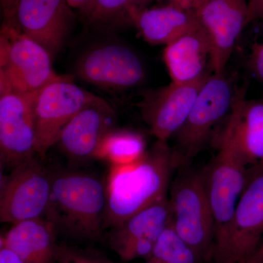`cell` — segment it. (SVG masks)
Segmentation results:
<instances>
[{"label":"cell","instance_id":"obj_1","mask_svg":"<svg viewBox=\"0 0 263 263\" xmlns=\"http://www.w3.org/2000/svg\"><path fill=\"white\" fill-rule=\"evenodd\" d=\"M176 168L174 151L160 141L136 162L113 166L106 186L104 228L113 229L167 196Z\"/></svg>","mask_w":263,"mask_h":263},{"label":"cell","instance_id":"obj_2","mask_svg":"<svg viewBox=\"0 0 263 263\" xmlns=\"http://www.w3.org/2000/svg\"><path fill=\"white\" fill-rule=\"evenodd\" d=\"M106 203V186L98 178L76 171H53L45 217L57 231L77 239L96 240L105 230Z\"/></svg>","mask_w":263,"mask_h":263},{"label":"cell","instance_id":"obj_3","mask_svg":"<svg viewBox=\"0 0 263 263\" xmlns=\"http://www.w3.org/2000/svg\"><path fill=\"white\" fill-rule=\"evenodd\" d=\"M213 139L215 141L217 153L201 170L215 228L212 253L226 238L240 197L251 176L235 144L231 114Z\"/></svg>","mask_w":263,"mask_h":263},{"label":"cell","instance_id":"obj_4","mask_svg":"<svg viewBox=\"0 0 263 263\" xmlns=\"http://www.w3.org/2000/svg\"><path fill=\"white\" fill-rule=\"evenodd\" d=\"M170 186L172 224L201 262L211 260L215 228L202 181L201 170L179 167Z\"/></svg>","mask_w":263,"mask_h":263},{"label":"cell","instance_id":"obj_5","mask_svg":"<svg viewBox=\"0 0 263 263\" xmlns=\"http://www.w3.org/2000/svg\"><path fill=\"white\" fill-rule=\"evenodd\" d=\"M237 90L226 72L209 76L187 119L175 136L176 147L173 151L178 168L190 164L214 138L215 129L231 112Z\"/></svg>","mask_w":263,"mask_h":263},{"label":"cell","instance_id":"obj_6","mask_svg":"<svg viewBox=\"0 0 263 263\" xmlns=\"http://www.w3.org/2000/svg\"><path fill=\"white\" fill-rule=\"evenodd\" d=\"M53 59L41 45L14 27L3 24L0 33V90L37 93L60 79Z\"/></svg>","mask_w":263,"mask_h":263},{"label":"cell","instance_id":"obj_7","mask_svg":"<svg viewBox=\"0 0 263 263\" xmlns=\"http://www.w3.org/2000/svg\"><path fill=\"white\" fill-rule=\"evenodd\" d=\"M36 156L2 179L0 221L15 224L45 217L51 202L52 171Z\"/></svg>","mask_w":263,"mask_h":263},{"label":"cell","instance_id":"obj_8","mask_svg":"<svg viewBox=\"0 0 263 263\" xmlns=\"http://www.w3.org/2000/svg\"><path fill=\"white\" fill-rule=\"evenodd\" d=\"M95 96L74 84L69 76H61L38 91L34 117L36 151L40 158H46L67 124Z\"/></svg>","mask_w":263,"mask_h":263},{"label":"cell","instance_id":"obj_9","mask_svg":"<svg viewBox=\"0 0 263 263\" xmlns=\"http://www.w3.org/2000/svg\"><path fill=\"white\" fill-rule=\"evenodd\" d=\"M263 235V171L251 174L224 241L212 263H239L253 255Z\"/></svg>","mask_w":263,"mask_h":263},{"label":"cell","instance_id":"obj_10","mask_svg":"<svg viewBox=\"0 0 263 263\" xmlns=\"http://www.w3.org/2000/svg\"><path fill=\"white\" fill-rule=\"evenodd\" d=\"M76 71L86 82L116 91L136 87L146 77L141 58L120 43H102L89 48L78 60Z\"/></svg>","mask_w":263,"mask_h":263},{"label":"cell","instance_id":"obj_11","mask_svg":"<svg viewBox=\"0 0 263 263\" xmlns=\"http://www.w3.org/2000/svg\"><path fill=\"white\" fill-rule=\"evenodd\" d=\"M37 93L0 90L2 165L11 167L37 156L34 101Z\"/></svg>","mask_w":263,"mask_h":263},{"label":"cell","instance_id":"obj_12","mask_svg":"<svg viewBox=\"0 0 263 263\" xmlns=\"http://www.w3.org/2000/svg\"><path fill=\"white\" fill-rule=\"evenodd\" d=\"M195 12L212 45L213 72H226L235 45L249 23L248 3L246 0H205Z\"/></svg>","mask_w":263,"mask_h":263},{"label":"cell","instance_id":"obj_13","mask_svg":"<svg viewBox=\"0 0 263 263\" xmlns=\"http://www.w3.org/2000/svg\"><path fill=\"white\" fill-rule=\"evenodd\" d=\"M117 124L114 109L104 99L95 96L67 124L56 145L76 162L96 158L104 140L117 130Z\"/></svg>","mask_w":263,"mask_h":263},{"label":"cell","instance_id":"obj_14","mask_svg":"<svg viewBox=\"0 0 263 263\" xmlns=\"http://www.w3.org/2000/svg\"><path fill=\"white\" fill-rule=\"evenodd\" d=\"M70 8L67 0H19L12 27L41 45L53 60L70 31Z\"/></svg>","mask_w":263,"mask_h":263},{"label":"cell","instance_id":"obj_15","mask_svg":"<svg viewBox=\"0 0 263 263\" xmlns=\"http://www.w3.org/2000/svg\"><path fill=\"white\" fill-rule=\"evenodd\" d=\"M171 219V202L165 196L113 228L109 240L110 247L124 262L149 259Z\"/></svg>","mask_w":263,"mask_h":263},{"label":"cell","instance_id":"obj_16","mask_svg":"<svg viewBox=\"0 0 263 263\" xmlns=\"http://www.w3.org/2000/svg\"><path fill=\"white\" fill-rule=\"evenodd\" d=\"M209 76L189 84L172 82L145 99L142 114L158 141L167 142L183 127Z\"/></svg>","mask_w":263,"mask_h":263},{"label":"cell","instance_id":"obj_17","mask_svg":"<svg viewBox=\"0 0 263 263\" xmlns=\"http://www.w3.org/2000/svg\"><path fill=\"white\" fill-rule=\"evenodd\" d=\"M164 60L176 84L195 82L211 75L208 68L212 70V45L200 24L167 45Z\"/></svg>","mask_w":263,"mask_h":263},{"label":"cell","instance_id":"obj_18","mask_svg":"<svg viewBox=\"0 0 263 263\" xmlns=\"http://www.w3.org/2000/svg\"><path fill=\"white\" fill-rule=\"evenodd\" d=\"M235 144L250 174L263 171V100H247L237 90L232 108Z\"/></svg>","mask_w":263,"mask_h":263},{"label":"cell","instance_id":"obj_19","mask_svg":"<svg viewBox=\"0 0 263 263\" xmlns=\"http://www.w3.org/2000/svg\"><path fill=\"white\" fill-rule=\"evenodd\" d=\"M54 224L46 217L13 224L1 237L0 245L13 251L25 263H57L58 245Z\"/></svg>","mask_w":263,"mask_h":263},{"label":"cell","instance_id":"obj_20","mask_svg":"<svg viewBox=\"0 0 263 263\" xmlns=\"http://www.w3.org/2000/svg\"><path fill=\"white\" fill-rule=\"evenodd\" d=\"M129 19L147 42L165 46L199 24L194 10L170 4L135 10Z\"/></svg>","mask_w":263,"mask_h":263},{"label":"cell","instance_id":"obj_21","mask_svg":"<svg viewBox=\"0 0 263 263\" xmlns=\"http://www.w3.org/2000/svg\"><path fill=\"white\" fill-rule=\"evenodd\" d=\"M151 0H89L81 8L85 23L93 29H105L122 19L130 22L133 11L146 8Z\"/></svg>","mask_w":263,"mask_h":263},{"label":"cell","instance_id":"obj_22","mask_svg":"<svg viewBox=\"0 0 263 263\" xmlns=\"http://www.w3.org/2000/svg\"><path fill=\"white\" fill-rule=\"evenodd\" d=\"M146 152V141L141 134L117 129L104 140L96 158L108 161L113 166L124 165L136 162Z\"/></svg>","mask_w":263,"mask_h":263},{"label":"cell","instance_id":"obj_23","mask_svg":"<svg viewBox=\"0 0 263 263\" xmlns=\"http://www.w3.org/2000/svg\"><path fill=\"white\" fill-rule=\"evenodd\" d=\"M148 259L157 263H202L195 251L176 233L172 221L157 240Z\"/></svg>","mask_w":263,"mask_h":263},{"label":"cell","instance_id":"obj_24","mask_svg":"<svg viewBox=\"0 0 263 263\" xmlns=\"http://www.w3.org/2000/svg\"><path fill=\"white\" fill-rule=\"evenodd\" d=\"M249 65L256 77L263 83V40L252 46Z\"/></svg>","mask_w":263,"mask_h":263},{"label":"cell","instance_id":"obj_25","mask_svg":"<svg viewBox=\"0 0 263 263\" xmlns=\"http://www.w3.org/2000/svg\"><path fill=\"white\" fill-rule=\"evenodd\" d=\"M3 24L12 27L14 22L15 12L18 7L19 0H0Z\"/></svg>","mask_w":263,"mask_h":263},{"label":"cell","instance_id":"obj_26","mask_svg":"<svg viewBox=\"0 0 263 263\" xmlns=\"http://www.w3.org/2000/svg\"><path fill=\"white\" fill-rule=\"evenodd\" d=\"M248 8L249 22L256 19L263 20V0H249Z\"/></svg>","mask_w":263,"mask_h":263},{"label":"cell","instance_id":"obj_27","mask_svg":"<svg viewBox=\"0 0 263 263\" xmlns=\"http://www.w3.org/2000/svg\"><path fill=\"white\" fill-rule=\"evenodd\" d=\"M0 263H25L13 251L0 245Z\"/></svg>","mask_w":263,"mask_h":263},{"label":"cell","instance_id":"obj_28","mask_svg":"<svg viewBox=\"0 0 263 263\" xmlns=\"http://www.w3.org/2000/svg\"><path fill=\"white\" fill-rule=\"evenodd\" d=\"M167 1L170 5L179 7L183 9L195 11L205 0H167Z\"/></svg>","mask_w":263,"mask_h":263},{"label":"cell","instance_id":"obj_29","mask_svg":"<svg viewBox=\"0 0 263 263\" xmlns=\"http://www.w3.org/2000/svg\"><path fill=\"white\" fill-rule=\"evenodd\" d=\"M57 263H74L66 255L60 245H58V249H57Z\"/></svg>","mask_w":263,"mask_h":263},{"label":"cell","instance_id":"obj_30","mask_svg":"<svg viewBox=\"0 0 263 263\" xmlns=\"http://www.w3.org/2000/svg\"><path fill=\"white\" fill-rule=\"evenodd\" d=\"M89 1V0H67L71 8H83Z\"/></svg>","mask_w":263,"mask_h":263},{"label":"cell","instance_id":"obj_31","mask_svg":"<svg viewBox=\"0 0 263 263\" xmlns=\"http://www.w3.org/2000/svg\"><path fill=\"white\" fill-rule=\"evenodd\" d=\"M239 263H263L262 259L259 257L258 254L254 253L253 255L251 256L249 258L245 259V260L241 261Z\"/></svg>","mask_w":263,"mask_h":263},{"label":"cell","instance_id":"obj_32","mask_svg":"<svg viewBox=\"0 0 263 263\" xmlns=\"http://www.w3.org/2000/svg\"><path fill=\"white\" fill-rule=\"evenodd\" d=\"M257 254H258L259 256H263V242L262 243H260L259 245L258 249L257 250Z\"/></svg>","mask_w":263,"mask_h":263},{"label":"cell","instance_id":"obj_33","mask_svg":"<svg viewBox=\"0 0 263 263\" xmlns=\"http://www.w3.org/2000/svg\"><path fill=\"white\" fill-rule=\"evenodd\" d=\"M146 263H157V262H154V261L151 260V259H148V262H147Z\"/></svg>","mask_w":263,"mask_h":263}]
</instances>
